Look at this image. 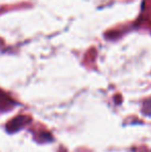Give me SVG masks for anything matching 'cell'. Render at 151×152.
Masks as SVG:
<instances>
[{
    "mask_svg": "<svg viewBox=\"0 0 151 152\" xmlns=\"http://www.w3.org/2000/svg\"><path fill=\"white\" fill-rule=\"evenodd\" d=\"M30 121V119L28 117L25 116H18L16 118L12 119L7 124H6V129L8 132H15L20 130L24 125H26L28 122Z\"/></svg>",
    "mask_w": 151,
    "mask_h": 152,
    "instance_id": "cell-1",
    "label": "cell"
}]
</instances>
